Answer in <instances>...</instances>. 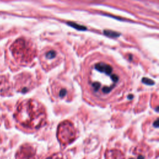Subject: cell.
Listing matches in <instances>:
<instances>
[{"instance_id":"1","label":"cell","mask_w":159,"mask_h":159,"mask_svg":"<svg viewBox=\"0 0 159 159\" xmlns=\"http://www.w3.org/2000/svg\"><path fill=\"white\" fill-rule=\"evenodd\" d=\"M81 82L85 95L97 104H106L120 98L126 89L125 72L109 57L94 54L85 60Z\"/></svg>"},{"instance_id":"2","label":"cell","mask_w":159,"mask_h":159,"mask_svg":"<svg viewBox=\"0 0 159 159\" xmlns=\"http://www.w3.org/2000/svg\"><path fill=\"white\" fill-rule=\"evenodd\" d=\"M14 117L17 122L25 128L39 129L44 124L45 109L36 100H24L17 106Z\"/></svg>"},{"instance_id":"3","label":"cell","mask_w":159,"mask_h":159,"mask_svg":"<svg viewBox=\"0 0 159 159\" xmlns=\"http://www.w3.org/2000/svg\"><path fill=\"white\" fill-rule=\"evenodd\" d=\"M10 50L16 62L21 65L30 63L36 55V49L34 44L25 38L15 40L11 45Z\"/></svg>"},{"instance_id":"4","label":"cell","mask_w":159,"mask_h":159,"mask_svg":"<svg viewBox=\"0 0 159 159\" xmlns=\"http://www.w3.org/2000/svg\"><path fill=\"white\" fill-rule=\"evenodd\" d=\"M61 59L60 53L52 47H47L43 49L40 56L41 65L45 70H50L60 63Z\"/></svg>"},{"instance_id":"5","label":"cell","mask_w":159,"mask_h":159,"mask_svg":"<svg viewBox=\"0 0 159 159\" xmlns=\"http://www.w3.org/2000/svg\"><path fill=\"white\" fill-rule=\"evenodd\" d=\"M76 132L73 124L68 121H64L58 126L57 137L62 145L66 146L72 143L75 139Z\"/></svg>"},{"instance_id":"6","label":"cell","mask_w":159,"mask_h":159,"mask_svg":"<svg viewBox=\"0 0 159 159\" xmlns=\"http://www.w3.org/2000/svg\"><path fill=\"white\" fill-rule=\"evenodd\" d=\"M52 92L55 99H69L72 95V90L70 86L61 81H55L52 84Z\"/></svg>"},{"instance_id":"7","label":"cell","mask_w":159,"mask_h":159,"mask_svg":"<svg viewBox=\"0 0 159 159\" xmlns=\"http://www.w3.org/2000/svg\"><path fill=\"white\" fill-rule=\"evenodd\" d=\"M32 87L31 76L27 73H21L17 76L15 80V88L21 93H26Z\"/></svg>"},{"instance_id":"8","label":"cell","mask_w":159,"mask_h":159,"mask_svg":"<svg viewBox=\"0 0 159 159\" xmlns=\"http://www.w3.org/2000/svg\"><path fill=\"white\" fill-rule=\"evenodd\" d=\"M16 157L17 159H36V151L32 146L26 144L17 151Z\"/></svg>"},{"instance_id":"9","label":"cell","mask_w":159,"mask_h":159,"mask_svg":"<svg viewBox=\"0 0 159 159\" xmlns=\"http://www.w3.org/2000/svg\"><path fill=\"white\" fill-rule=\"evenodd\" d=\"M12 85L4 75H0V95L7 96L11 93Z\"/></svg>"},{"instance_id":"10","label":"cell","mask_w":159,"mask_h":159,"mask_svg":"<svg viewBox=\"0 0 159 159\" xmlns=\"http://www.w3.org/2000/svg\"><path fill=\"white\" fill-rule=\"evenodd\" d=\"M105 158L106 159H125L123 153L117 149H111L106 151Z\"/></svg>"},{"instance_id":"11","label":"cell","mask_w":159,"mask_h":159,"mask_svg":"<svg viewBox=\"0 0 159 159\" xmlns=\"http://www.w3.org/2000/svg\"><path fill=\"white\" fill-rule=\"evenodd\" d=\"M47 159H67L66 156L64 154H63L62 153L58 152L56 154H54L48 157Z\"/></svg>"}]
</instances>
